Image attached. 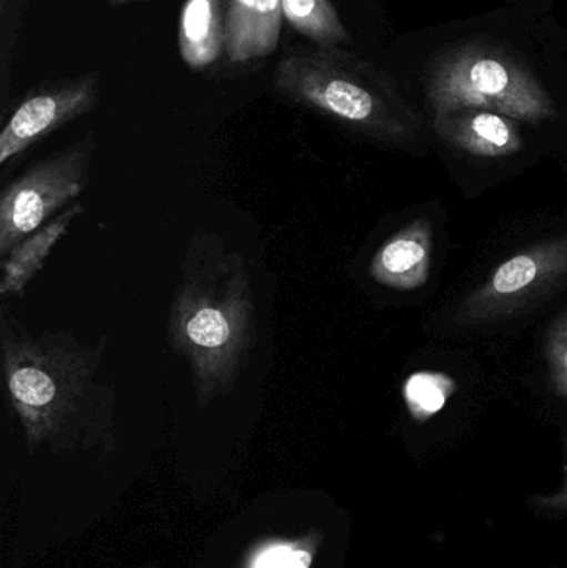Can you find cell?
Here are the masks:
<instances>
[{
  "instance_id": "6da1fadb",
  "label": "cell",
  "mask_w": 567,
  "mask_h": 568,
  "mask_svg": "<svg viewBox=\"0 0 567 568\" xmlns=\"http://www.w3.org/2000/svg\"><path fill=\"white\" fill-rule=\"evenodd\" d=\"M103 343L93 349L65 331L32 334L3 317L7 394L30 446L115 444V393L99 379Z\"/></svg>"
},
{
  "instance_id": "7a4b0ae2",
  "label": "cell",
  "mask_w": 567,
  "mask_h": 568,
  "mask_svg": "<svg viewBox=\"0 0 567 568\" xmlns=\"http://www.w3.org/2000/svg\"><path fill=\"white\" fill-rule=\"evenodd\" d=\"M166 333L190 364L200 406L235 389L259 339L255 293L246 260L215 233L190 240Z\"/></svg>"
},
{
  "instance_id": "3957f363",
  "label": "cell",
  "mask_w": 567,
  "mask_h": 568,
  "mask_svg": "<svg viewBox=\"0 0 567 568\" xmlns=\"http://www.w3.org/2000/svg\"><path fill=\"white\" fill-rule=\"evenodd\" d=\"M276 92L369 139L403 143L409 125L382 70L343 47L295 45L273 73Z\"/></svg>"
},
{
  "instance_id": "277c9868",
  "label": "cell",
  "mask_w": 567,
  "mask_h": 568,
  "mask_svg": "<svg viewBox=\"0 0 567 568\" xmlns=\"http://www.w3.org/2000/svg\"><path fill=\"white\" fill-rule=\"evenodd\" d=\"M426 95L435 113L492 110L516 122L555 119L551 97L531 70L505 50L468 43L436 60Z\"/></svg>"
},
{
  "instance_id": "5b68a950",
  "label": "cell",
  "mask_w": 567,
  "mask_h": 568,
  "mask_svg": "<svg viewBox=\"0 0 567 568\" xmlns=\"http://www.w3.org/2000/svg\"><path fill=\"white\" fill-rule=\"evenodd\" d=\"M95 133L69 149L33 163L3 189L0 199V258L42 229L57 212L72 205L89 183L95 155Z\"/></svg>"
},
{
  "instance_id": "8992f818",
  "label": "cell",
  "mask_w": 567,
  "mask_h": 568,
  "mask_svg": "<svg viewBox=\"0 0 567 568\" xmlns=\"http://www.w3.org/2000/svg\"><path fill=\"white\" fill-rule=\"evenodd\" d=\"M567 283V236L523 250L473 291L456 313V323H493L515 316Z\"/></svg>"
},
{
  "instance_id": "52a82bcc",
  "label": "cell",
  "mask_w": 567,
  "mask_h": 568,
  "mask_svg": "<svg viewBox=\"0 0 567 568\" xmlns=\"http://www.w3.org/2000/svg\"><path fill=\"white\" fill-rule=\"evenodd\" d=\"M99 102V72L43 83L30 90L17 103L0 132V165L6 166L50 133L92 112Z\"/></svg>"
},
{
  "instance_id": "ba28073f",
  "label": "cell",
  "mask_w": 567,
  "mask_h": 568,
  "mask_svg": "<svg viewBox=\"0 0 567 568\" xmlns=\"http://www.w3.org/2000/svg\"><path fill=\"white\" fill-rule=\"evenodd\" d=\"M436 135L449 145L483 159L515 155L523 149L516 120L492 110L458 109L435 113Z\"/></svg>"
},
{
  "instance_id": "9c48e42d",
  "label": "cell",
  "mask_w": 567,
  "mask_h": 568,
  "mask_svg": "<svg viewBox=\"0 0 567 568\" xmlns=\"http://www.w3.org/2000/svg\"><path fill=\"white\" fill-rule=\"evenodd\" d=\"M225 55L230 63L265 59L283 29L282 0H223Z\"/></svg>"
},
{
  "instance_id": "30bf717a",
  "label": "cell",
  "mask_w": 567,
  "mask_h": 568,
  "mask_svg": "<svg viewBox=\"0 0 567 568\" xmlns=\"http://www.w3.org/2000/svg\"><path fill=\"white\" fill-rule=\"evenodd\" d=\"M432 262V225L428 220L418 219L399 230L375 253L369 275L392 290H418L428 282Z\"/></svg>"
},
{
  "instance_id": "8fae6325",
  "label": "cell",
  "mask_w": 567,
  "mask_h": 568,
  "mask_svg": "<svg viewBox=\"0 0 567 568\" xmlns=\"http://www.w3.org/2000/svg\"><path fill=\"white\" fill-rule=\"evenodd\" d=\"M82 213L83 206L72 203L2 258L0 294L3 300L20 297L26 293L27 286L39 275L57 243L67 235L73 220L79 219Z\"/></svg>"
},
{
  "instance_id": "7c38bea8",
  "label": "cell",
  "mask_w": 567,
  "mask_h": 568,
  "mask_svg": "<svg viewBox=\"0 0 567 568\" xmlns=\"http://www.w3.org/2000/svg\"><path fill=\"white\" fill-rule=\"evenodd\" d=\"M179 50L192 70H205L225 53L223 0H185L180 10Z\"/></svg>"
},
{
  "instance_id": "4fadbf2b",
  "label": "cell",
  "mask_w": 567,
  "mask_h": 568,
  "mask_svg": "<svg viewBox=\"0 0 567 568\" xmlns=\"http://www.w3.org/2000/svg\"><path fill=\"white\" fill-rule=\"evenodd\" d=\"M283 17L300 36L320 47H342L350 33L332 0H282Z\"/></svg>"
},
{
  "instance_id": "5bb4252c",
  "label": "cell",
  "mask_w": 567,
  "mask_h": 568,
  "mask_svg": "<svg viewBox=\"0 0 567 568\" xmlns=\"http://www.w3.org/2000/svg\"><path fill=\"white\" fill-rule=\"evenodd\" d=\"M458 384L449 374L439 371H418L403 384V399L409 416L416 423H425L443 410Z\"/></svg>"
},
{
  "instance_id": "9a60e30c",
  "label": "cell",
  "mask_w": 567,
  "mask_h": 568,
  "mask_svg": "<svg viewBox=\"0 0 567 568\" xmlns=\"http://www.w3.org/2000/svg\"><path fill=\"white\" fill-rule=\"evenodd\" d=\"M546 357L553 390L567 399V310L549 327Z\"/></svg>"
},
{
  "instance_id": "2e32d148",
  "label": "cell",
  "mask_w": 567,
  "mask_h": 568,
  "mask_svg": "<svg viewBox=\"0 0 567 568\" xmlns=\"http://www.w3.org/2000/svg\"><path fill=\"white\" fill-rule=\"evenodd\" d=\"M312 556L290 542H273L256 552L249 568H308Z\"/></svg>"
},
{
  "instance_id": "e0dca14e",
  "label": "cell",
  "mask_w": 567,
  "mask_h": 568,
  "mask_svg": "<svg viewBox=\"0 0 567 568\" xmlns=\"http://www.w3.org/2000/svg\"><path fill=\"white\" fill-rule=\"evenodd\" d=\"M103 2L110 3V6H125V3L149 2V0H103Z\"/></svg>"
},
{
  "instance_id": "ac0fdd59",
  "label": "cell",
  "mask_w": 567,
  "mask_h": 568,
  "mask_svg": "<svg viewBox=\"0 0 567 568\" xmlns=\"http://www.w3.org/2000/svg\"><path fill=\"white\" fill-rule=\"evenodd\" d=\"M555 506L567 507V484H566V493L559 494L555 499Z\"/></svg>"
}]
</instances>
